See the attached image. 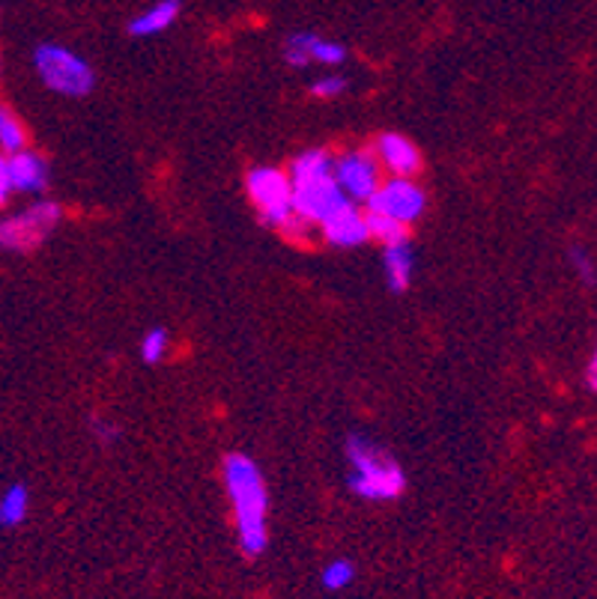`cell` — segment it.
Here are the masks:
<instances>
[{
	"label": "cell",
	"mask_w": 597,
	"mask_h": 599,
	"mask_svg": "<svg viewBox=\"0 0 597 599\" xmlns=\"http://www.w3.org/2000/svg\"><path fill=\"white\" fill-rule=\"evenodd\" d=\"M224 489L234 508L236 537L246 558H260L270 546V492L258 462L246 453L224 460Z\"/></svg>",
	"instance_id": "1"
},
{
	"label": "cell",
	"mask_w": 597,
	"mask_h": 599,
	"mask_svg": "<svg viewBox=\"0 0 597 599\" xmlns=\"http://www.w3.org/2000/svg\"><path fill=\"white\" fill-rule=\"evenodd\" d=\"M347 486L356 498L364 501H395L407 489V474L398 462L388 457L386 450L376 448L371 438L350 436L347 438Z\"/></svg>",
	"instance_id": "2"
},
{
	"label": "cell",
	"mask_w": 597,
	"mask_h": 599,
	"mask_svg": "<svg viewBox=\"0 0 597 599\" xmlns=\"http://www.w3.org/2000/svg\"><path fill=\"white\" fill-rule=\"evenodd\" d=\"M34 66L36 75L42 78L48 90L60 92V96H70V99H82L94 90L96 75L90 70V63L78 58L75 51L54 42H42L34 51Z\"/></svg>",
	"instance_id": "3"
},
{
	"label": "cell",
	"mask_w": 597,
	"mask_h": 599,
	"mask_svg": "<svg viewBox=\"0 0 597 599\" xmlns=\"http://www.w3.org/2000/svg\"><path fill=\"white\" fill-rule=\"evenodd\" d=\"M248 197L254 200L260 219L270 227L282 230L287 221L294 219V183L290 176L278 167H254L246 176Z\"/></svg>",
	"instance_id": "4"
},
{
	"label": "cell",
	"mask_w": 597,
	"mask_h": 599,
	"mask_svg": "<svg viewBox=\"0 0 597 599\" xmlns=\"http://www.w3.org/2000/svg\"><path fill=\"white\" fill-rule=\"evenodd\" d=\"M60 207L51 200H39L34 207H27L24 212H15L10 219L0 221V248L7 251H36L39 245L46 242L48 233L58 227Z\"/></svg>",
	"instance_id": "5"
},
{
	"label": "cell",
	"mask_w": 597,
	"mask_h": 599,
	"mask_svg": "<svg viewBox=\"0 0 597 599\" xmlns=\"http://www.w3.org/2000/svg\"><path fill=\"white\" fill-rule=\"evenodd\" d=\"M332 176L340 185V191L347 195V200L356 203H368L380 188V162H376L374 152L368 150H352L338 155L332 162Z\"/></svg>",
	"instance_id": "6"
},
{
	"label": "cell",
	"mask_w": 597,
	"mask_h": 599,
	"mask_svg": "<svg viewBox=\"0 0 597 599\" xmlns=\"http://www.w3.org/2000/svg\"><path fill=\"white\" fill-rule=\"evenodd\" d=\"M368 212H380L410 227L412 221L422 219L424 191L407 176H391L388 183H380L376 195L368 200Z\"/></svg>",
	"instance_id": "7"
},
{
	"label": "cell",
	"mask_w": 597,
	"mask_h": 599,
	"mask_svg": "<svg viewBox=\"0 0 597 599\" xmlns=\"http://www.w3.org/2000/svg\"><path fill=\"white\" fill-rule=\"evenodd\" d=\"M344 203H350L340 191L335 176H320V179H304L294 183V212L308 224H323L328 215H335Z\"/></svg>",
	"instance_id": "8"
},
{
	"label": "cell",
	"mask_w": 597,
	"mask_h": 599,
	"mask_svg": "<svg viewBox=\"0 0 597 599\" xmlns=\"http://www.w3.org/2000/svg\"><path fill=\"white\" fill-rule=\"evenodd\" d=\"M284 60L290 66H311V63L338 66L347 60V48L335 42V39H323L316 34H294L287 36V42H284Z\"/></svg>",
	"instance_id": "9"
},
{
	"label": "cell",
	"mask_w": 597,
	"mask_h": 599,
	"mask_svg": "<svg viewBox=\"0 0 597 599\" xmlns=\"http://www.w3.org/2000/svg\"><path fill=\"white\" fill-rule=\"evenodd\" d=\"M320 230L326 236L328 245H335V248H359L371 239V233H368V219H364V212L356 203H344V207L335 212V215H328L323 224H320Z\"/></svg>",
	"instance_id": "10"
},
{
	"label": "cell",
	"mask_w": 597,
	"mask_h": 599,
	"mask_svg": "<svg viewBox=\"0 0 597 599\" xmlns=\"http://www.w3.org/2000/svg\"><path fill=\"white\" fill-rule=\"evenodd\" d=\"M376 162L380 167H386L391 176H407L412 179L415 173L422 171V155L415 150V143L403 135L386 132L376 140Z\"/></svg>",
	"instance_id": "11"
},
{
	"label": "cell",
	"mask_w": 597,
	"mask_h": 599,
	"mask_svg": "<svg viewBox=\"0 0 597 599\" xmlns=\"http://www.w3.org/2000/svg\"><path fill=\"white\" fill-rule=\"evenodd\" d=\"M7 164H10L12 191H22V195H39V191H46L48 164L42 155L22 150L15 152V155H7Z\"/></svg>",
	"instance_id": "12"
},
{
	"label": "cell",
	"mask_w": 597,
	"mask_h": 599,
	"mask_svg": "<svg viewBox=\"0 0 597 599\" xmlns=\"http://www.w3.org/2000/svg\"><path fill=\"white\" fill-rule=\"evenodd\" d=\"M179 12H183V0H156V3H150L147 10H141L132 18L129 34L138 36V39L164 34L179 18Z\"/></svg>",
	"instance_id": "13"
},
{
	"label": "cell",
	"mask_w": 597,
	"mask_h": 599,
	"mask_svg": "<svg viewBox=\"0 0 597 599\" xmlns=\"http://www.w3.org/2000/svg\"><path fill=\"white\" fill-rule=\"evenodd\" d=\"M383 263H386L388 289L391 292H407L412 284V272H415V257H412L410 242L388 245Z\"/></svg>",
	"instance_id": "14"
},
{
	"label": "cell",
	"mask_w": 597,
	"mask_h": 599,
	"mask_svg": "<svg viewBox=\"0 0 597 599\" xmlns=\"http://www.w3.org/2000/svg\"><path fill=\"white\" fill-rule=\"evenodd\" d=\"M30 510V496H27V486L12 484L3 489L0 496V528H18Z\"/></svg>",
	"instance_id": "15"
},
{
	"label": "cell",
	"mask_w": 597,
	"mask_h": 599,
	"mask_svg": "<svg viewBox=\"0 0 597 599\" xmlns=\"http://www.w3.org/2000/svg\"><path fill=\"white\" fill-rule=\"evenodd\" d=\"M332 155L326 150H308L302 155H296L294 164H290V183H304V179H320V176H328L332 173Z\"/></svg>",
	"instance_id": "16"
},
{
	"label": "cell",
	"mask_w": 597,
	"mask_h": 599,
	"mask_svg": "<svg viewBox=\"0 0 597 599\" xmlns=\"http://www.w3.org/2000/svg\"><path fill=\"white\" fill-rule=\"evenodd\" d=\"M364 219H368V233H371V239L383 242L386 248L388 245L410 242V227H407V224L388 219V215H380V212H364Z\"/></svg>",
	"instance_id": "17"
},
{
	"label": "cell",
	"mask_w": 597,
	"mask_h": 599,
	"mask_svg": "<svg viewBox=\"0 0 597 599\" xmlns=\"http://www.w3.org/2000/svg\"><path fill=\"white\" fill-rule=\"evenodd\" d=\"M24 143H27V132H24L22 120L12 114L10 108L0 104V150L7 155H15L24 150Z\"/></svg>",
	"instance_id": "18"
},
{
	"label": "cell",
	"mask_w": 597,
	"mask_h": 599,
	"mask_svg": "<svg viewBox=\"0 0 597 599\" xmlns=\"http://www.w3.org/2000/svg\"><path fill=\"white\" fill-rule=\"evenodd\" d=\"M320 582H323V588L332 590V594L350 588L352 582H356V564H352V561H347V558H338V561H332V564L323 566Z\"/></svg>",
	"instance_id": "19"
},
{
	"label": "cell",
	"mask_w": 597,
	"mask_h": 599,
	"mask_svg": "<svg viewBox=\"0 0 597 599\" xmlns=\"http://www.w3.org/2000/svg\"><path fill=\"white\" fill-rule=\"evenodd\" d=\"M167 346H171V337L164 328H150L141 340V361L144 364H159L164 355H167Z\"/></svg>",
	"instance_id": "20"
},
{
	"label": "cell",
	"mask_w": 597,
	"mask_h": 599,
	"mask_svg": "<svg viewBox=\"0 0 597 599\" xmlns=\"http://www.w3.org/2000/svg\"><path fill=\"white\" fill-rule=\"evenodd\" d=\"M311 92H314L316 99H338L340 92H347V78H340V75H323V78H316L311 84Z\"/></svg>",
	"instance_id": "21"
},
{
	"label": "cell",
	"mask_w": 597,
	"mask_h": 599,
	"mask_svg": "<svg viewBox=\"0 0 597 599\" xmlns=\"http://www.w3.org/2000/svg\"><path fill=\"white\" fill-rule=\"evenodd\" d=\"M571 263H574L576 275L583 277L586 284H595V265H592V260H588V254L583 248H574V251H571Z\"/></svg>",
	"instance_id": "22"
},
{
	"label": "cell",
	"mask_w": 597,
	"mask_h": 599,
	"mask_svg": "<svg viewBox=\"0 0 597 599\" xmlns=\"http://www.w3.org/2000/svg\"><path fill=\"white\" fill-rule=\"evenodd\" d=\"M94 436L102 441V445H114L120 438V427L117 424H111V421H102V417H96L94 421Z\"/></svg>",
	"instance_id": "23"
},
{
	"label": "cell",
	"mask_w": 597,
	"mask_h": 599,
	"mask_svg": "<svg viewBox=\"0 0 597 599\" xmlns=\"http://www.w3.org/2000/svg\"><path fill=\"white\" fill-rule=\"evenodd\" d=\"M10 195H12L10 164H7V155H0V207H7Z\"/></svg>",
	"instance_id": "24"
},
{
	"label": "cell",
	"mask_w": 597,
	"mask_h": 599,
	"mask_svg": "<svg viewBox=\"0 0 597 599\" xmlns=\"http://www.w3.org/2000/svg\"><path fill=\"white\" fill-rule=\"evenodd\" d=\"M586 385L597 394V349H595V355H592V361H588V367H586Z\"/></svg>",
	"instance_id": "25"
}]
</instances>
